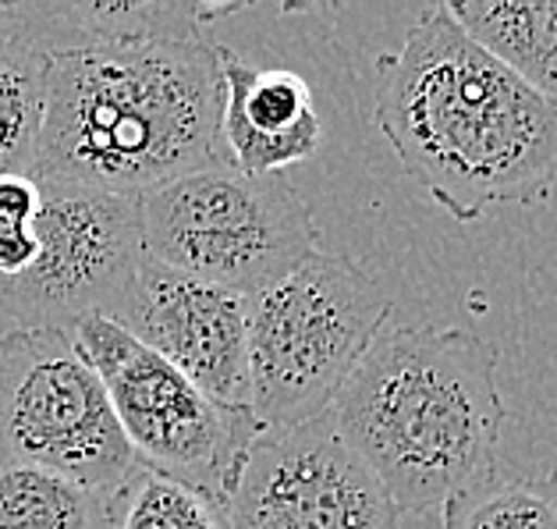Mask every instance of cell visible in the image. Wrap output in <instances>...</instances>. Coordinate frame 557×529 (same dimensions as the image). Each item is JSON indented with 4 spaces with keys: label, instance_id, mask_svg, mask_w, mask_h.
Wrapping results in <instances>:
<instances>
[{
    "label": "cell",
    "instance_id": "cell-9",
    "mask_svg": "<svg viewBox=\"0 0 557 529\" xmlns=\"http://www.w3.org/2000/svg\"><path fill=\"white\" fill-rule=\"evenodd\" d=\"M227 529H401V512L331 416L260 433L224 505Z\"/></svg>",
    "mask_w": 557,
    "mask_h": 529
},
{
    "label": "cell",
    "instance_id": "cell-5",
    "mask_svg": "<svg viewBox=\"0 0 557 529\" xmlns=\"http://www.w3.org/2000/svg\"><path fill=\"white\" fill-rule=\"evenodd\" d=\"M139 227L153 263L246 298L320 249L288 174L252 179L221 160L139 196Z\"/></svg>",
    "mask_w": 557,
    "mask_h": 529
},
{
    "label": "cell",
    "instance_id": "cell-14",
    "mask_svg": "<svg viewBox=\"0 0 557 529\" xmlns=\"http://www.w3.org/2000/svg\"><path fill=\"white\" fill-rule=\"evenodd\" d=\"M114 505L58 472L0 466V529H114Z\"/></svg>",
    "mask_w": 557,
    "mask_h": 529
},
{
    "label": "cell",
    "instance_id": "cell-3",
    "mask_svg": "<svg viewBox=\"0 0 557 529\" xmlns=\"http://www.w3.org/2000/svg\"><path fill=\"white\" fill-rule=\"evenodd\" d=\"M500 352L461 328H384L331 405V423L398 512H430L497 469Z\"/></svg>",
    "mask_w": 557,
    "mask_h": 529
},
{
    "label": "cell",
    "instance_id": "cell-17",
    "mask_svg": "<svg viewBox=\"0 0 557 529\" xmlns=\"http://www.w3.org/2000/svg\"><path fill=\"white\" fill-rule=\"evenodd\" d=\"M114 529H227L224 508L193 487L139 466L114 505Z\"/></svg>",
    "mask_w": 557,
    "mask_h": 529
},
{
    "label": "cell",
    "instance_id": "cell-15",
    "mask_svg": "<svg viewBox=\"0 0 557 529\" xmlns=\"http://www.w3.org/2000/svg\"><path fill=\"white\" fill-rule=\"evenodd\" d=\"M444 529H557V472L491 477L441 508Z\"/></svg>",
    "mask_w": 557,
    "mask_h": 529
},
{
    "label": "cell",
    "instance_id": "cell-12",
    "mask_svg": "<svg viewBox=\"0 0 557 529\" xmlns=\"http://www.w3.org/2000/svg\"><path fill=\"white\" fill-rule=\"evenodd\" d=\"M238 11V4H202V0H132V4L0 0V36L29 47L39 58L75 50L193 44Z\"/></svg>",
    "mask_w": 557,
    "mask_h": 529
},
{
    "label": "cell",
    "instance_id": "cell-4",
    "mask_svg": "<svg viewBox=\"0 0 557 529\" xmlns=\"http://www.w3.org/2000/svg\"><path fill=\"white\" fill-rule=\"evenodd\" d=\"M391 320V298L348 256L312 249L246 298L249 413L263 433L327 416Z\"/></svg>",
    "mask_w": 557,
    "mask_h": 529
},
{
    "label": "cell",
    "instance_id": "cell-8",
    "mask_svg": "<svg viewBox=\"0 0 557 529\" xmlns=\"http://www.w3.org/2000/svg\"><path fill=\"white\" fill-rule=\"evenodd\" d=\"M39 256L22 278L0 281V334L117 320L146 256L139 199L58 182H39Z\"/></svg>",
    "mask_w": 557,
    "mask_h": 529
},
{
    "label": "cell",
    "instance_id": "cell-16",
    "mask_svg": "<svg viewBox=\"0 0 557 529\" xmlns=\"http://www.w3.org/2000/svg\"><path fill=\"white\" fill-rule=\"evenodd\" d=\"M44 125V58L0 36V174H33Z\"/></svg>",
    "mask_w": 557,
    "mask_h": 529
},
{
    "label": "cell",
    "instance_id": "cell-2",
    "mask_svg": "<svg viewBox=\"0 0 557 529\" xmlns=\"http://www.w3.org/2000/svg\"><path fill=\"white\" fill-rule=\"evenodd\" d=\"M216 125L213 33L193 44L50 53L33 179L139 199L213 164Z\"/></svg>",
    "mask_w": 557,
    "mask_h": 529
},
{
    "label": "cell",
    "instance_id": "cell-11",
    "mask_svg": "<svg viewBox=\"0 0 557 529\" xmlns=\"http://www.w3.org/2000/svg\"><path fill=\"white\" fill-rule=\"evenodd\" d=\"M213 53L221 72V125H216L221 164L267 179L317 153L323 125L302 75L288 67H256L216 39Z\"/></svg>",
    "mask_w": 557,
    "mask_h": 529
},
{
    "label": "cell",
    "instance_id": "cell-18",
    "mask_svg": "<svg viewBox=\"0 0 557 529\" xmlns=\"http://www.w3.org/2000/svg\"><path fill=\"white\" fill-rule=\"evenodd\" d=\"M39 182L33 174H0V224L8 227H29L39 213Z\"/></svg>",
    "mask_w": 557,
    "mask_h": 529
},
{
    "label": "cell",
    "instance_id": "cell-6",
    "mask_svg": "<svg viewBox=\"0 0 557 529\" xmlns=\"http://www.w3.org/2000/svg\"><path fill=\"white\" fill-rule=\"evenodd\" d=\"M67 337L100 377L135 463L227 505L260 423L227 409L107 317L78 320Z\"/></svg>",
    "mask_w": 557,
    "mask_h": 529
},
{
    "label": "cell",
    "instance_id": "cell-13",
    "mask_svg": "<svg viewBox=\"0 0 557 529\" xmlns=\"http://www.w3.org/2000/svg\"><path fill=\"white\" fill-rule=\"evenodd\" d=\"M447 11L486 53L557 107V0H451Z\"/></svg>",
    "mask_w": 557,
    "mask_h": 529
},
{
    "label": "cell",
    "instance_id": "cell-7",
    "mask_svg": "<svg viewBox=\"0 0 557 529\" xmlns=\"http://www.w3.org/2000/svg\"><path fill=\"white\" fill-rule=\"evenodd\" d=\"M0 466L58 472L103 497H117L139 469L67 331L0 334Z\"/></svg>",
    "mask_w": 557,
    "mask_h": 529
},
{
    "label": "cell",
    "instance_id": "cell-1",
    "mask_svg": "<svg viewBox=\"0 0 557 529\" xmlns=\"http://www.w3.org/2000/svg\"><path fill=\"white\" fill-rule=\"evenodd\" d=\"M376 125L458 224L533 207L557 185V107L433 4L376 58Z\"/></svg>",
    "mask_w": 557,
    "mask_h": 529
},
{
    "label": "cell",
    "instance_id": "cell-10",
    "mask_svg": "<svg viewBox=\"0 0 557 529\" xmlns=\"http://www.w3.org/2000/svg\"><path fill=\"white\" fill-rule=\"evenodd\" d=\"M114 323L153 348L207 398L227 409H249L246 295L174 274L143 256L139 278Z\"/></svg>",
    "mask_w": 557,
    "mask_h": 529
}]
</instances>
